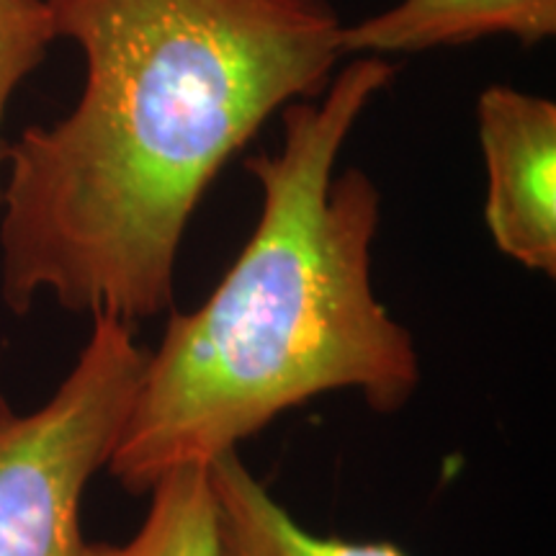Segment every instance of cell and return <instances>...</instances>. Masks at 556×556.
I'll return each mask as SVG.
<instances>
[{"mask_svg":"<svg viewBox=\"0 0 556 556\" xmlns=\"http://www.w3.org/2000/svg\"><path fill=\"white\" fill-rule=\"evenodd\" d=\"M208 479L219 556H409L389 541H345L307 531L276 503L238 451L214 458Z\"/></svg>","mask_w":556,"mask_h":556,"instance_id":"6","label":"cell"},{"mask_svg":"<svg viewBox=\"0 0 556 556\" xmlns=\"http://www.w3.org/2000/svg\"><path fill=\"white\" fill-rule=\"evenodd\" d=\"M539 45L556 34V0H400L377 16L343 26V52L392 54L456 47L484 37Z\"/></svg>","mask_w":556,"mask_h":556,"instance_id":"5","label":"cell"},{"mask_svg":"<svg viewBox=\"0 0 556 556\" xmlns=\"http://www.w3.org/2000/svg\"><path fill=\"white\" fill-rule=\"evenodd\" d=\"M54 39L58 29L50 0H0V127L16 88L39 67ZM5 155L9 144L0 131V193Z\"/></svg>","mask_w":556,"mask_h":556,"instance_id":"8","label":"cell"},{"mask_svg":"<svg viewBox=\"0 0 556 556\" xmlns=\"http://www.w3.org/2000/svg\"><path fill=\"white\" fill-rule=\"evenodd\" d=\"M484 219L500 253L556 276V103L510 86L477 101Z\"/></svg>","mask_w":556,"mask_h":556,"instance_id":"4","label":"cell"},{"mask_svg":"<svg viewBox=\"0 0 556 556\" xmlns=\"http://www.w3.org/2000/svg\"><path fill=\"white\" fill-rule=\"evenodd\" d=\"M150 510L124 544H88L83 556H219L208 464H184L148 492Z\"/></svg>","mask_w":556,"mask_h":556,"instance_id":"7","label":"cell"},{"mask_svg":"<svg viewBox=\"0 0 556 556\" xmlns=\"http://www.w3.org/2000/svg\"><path fill=\"white\" fill-rule=\"evenodd\" d=\"M45 405L18 413L0 389V556H83L80 505L106 469L142 381L148 348L114 315Z\"/></svg>","mask_w":556,"mask_h":556,"instance_id":"3","label":"cell"},{"mask_svg":"<svg viewBox=\"0 0 556 556\" xmlns=\"http://www.w3.org/2000/svg\"><path fill=\"white\" fill-rule=\"evenodd\" d=\"M86 83L52 127L9 144L0 294L26 315L135 325L173 309L189 222L278 109L317 99L343 52L328 0H50Z\"/></svg>","mask_w":556,"mask_h":556,"instance_id":"1","label":"cell"},{"mask_svg":"<svg viewBox=\"0 0 556 556\" xmlns=\"http://www.w3.org/2000/svg\"><path fill=\"white\" fill-rule=\"evenodd\" d=\"M397 65L361 54L323 96L283 109L278 152L245 168L263 191L238 261L193 312H173L148 353L106 469L148 495L184 464H212L319 394L353 389L374 413L402 409L420 384L413 336L374 294L381 193L368 173L336 176L364 109Z\"/></svg>","mask_w":556,"mask_h":556,"instance_id":"2","label":"cell"}]
</instances>
